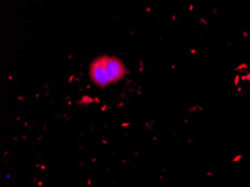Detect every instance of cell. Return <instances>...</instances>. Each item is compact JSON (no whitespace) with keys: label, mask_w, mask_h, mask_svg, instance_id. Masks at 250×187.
I'll return each mask as SVG.
<instances>
[{"label":"cell","mask_w":250,"mask_h":187,"mask_svg":"<svg viewBox=\"0 0 250 187\" xmlns=\"http://www.w3.org/2000/svg\"><path fill=\"white\" fill-rule=\"evenodd\" d=\"M90 74L94 83L98 86L105 87L109 85L110 81L105 69L104 57L99 58L92 63L90 69Z\"/></svg>","instance_id":"6da1fadb"},{"label":"cell","mask_w":250,"mask_h":187,"mask_svg":"<svg viewBox=\"0 0 250 187\" xmlns=\"http://www.w3.org/2000/svg\"><path fill=\"white\" fill-rule=\"evenodd\" d=\"M92 101V100L91 99V98H88V97H84L82 99L83 103H89Z\"/></svg>","instance_id":"3957f363"},{"label":"cell","mask_w":250,"mask_h":187,"mask_svg":"<svg viewBox=\"0 0 250 187\" xmlns=\"http://www.w3.org/2000/svg\"><path fill=\"white\" fill-rule=\"evenodd\" d=\"M104 66L110 82L118 81L125 75V67L116 58L104 57Z\"/></svg>","instance_id":"7a4b0ae2"}]
</instances>
